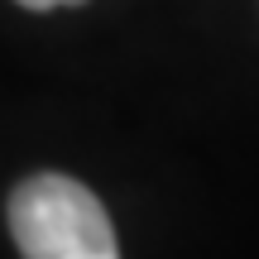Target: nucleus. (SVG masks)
I'll return each instance as SVG.
<instances>
[{
	"instance_id": "obj_1",
	"label": "nucleus",
	"mask_w": 259,
	"mask_h": 259,
	"mask_svg": "<svg viewBox=\"0 0 259 259\" xmlns=\"http://www.w3.org/2000/svg\"><path fill=\"white\" fill-rule=\"evenodd\" d=\"M10 231L24 259H120L111 216L67 173H34L10 197Z\"/></svg>"
},
{
	"instance_id": "obj_2",
	"label": "nucleus",
	"mask_w": 259,
	"mask_h": 259,
	"mask_svg": "<svg viewBox=\"0 0 259 259\" xmlns=\"http://www.w3.org/2000/svg\"><path fill=\"white\" fill-rule=\"evenodd\" d=\"M24 10H63V5H82V0H19Z\"/></svg>"
}]
</instances>
